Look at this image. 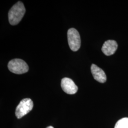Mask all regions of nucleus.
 <instances>
[{"label": "nucleus", "instance_id": "f257e3e1", "mask_svg": "<svg viewBox=\"0 0 128 128\" xmlns=\"http://www.w3.org/2000/svg\"><path fill=\"white\" fill-rule=\"evenodd\" d=\"M26 10L23 3L18 2L10 10L8 14L9 22L12 25L18 24L25 14Z\"/></svg>", "mask_w": 128, "mask_h": 128}, {"label": "nucleus", "instance_id": "f03ea898", "mask_svg": "<svg viewBox=\"0 0 128 128\" xmlns=\"http://www.w3.org/2000/svg\"><path fill=\"white\" fill-rule=\"evenodd\" d=\"M10 71L16 74H22L28 71V66L23 60L15 58L10 60L8 64Z\"/></svg>", "mask_w": 128, "mask_h": 128}, {"label": "nucleus", "instance_id": "7ed1b4c3", "mask_svg": "<svg viewBox=\"0 0 128 128\" xmlns=\"http://www.w3.org/2000/svg\"><path fill=\"white\" fill-rule=\"evenodd\" d=\"M33 102L32 99L25 98L20 102L15 111V115L18 119H20L27 114L33 109Z\"/></svg>", "mask_w": 128, "mask_h": 128}, {"label": "nucleus", "instance_id": "20e7f679", "mask_svg": "<svg viewBox=\"0 0 128 128\" xmlns=\"http://www.w3.org/2000/svg\"><path fill=\"white\" fill-rule=\"evenodd\" d=\"M68 39L70 49L73 51H78L81 46V38L79 32L74 28H71L68 32Z\"/></svg>", "mask_w": 128, "mask_h": 128}, {"label": "nucleus", "instance_id": "39448f33", "mask_svg": "<svg viewBox=\"0 0 128 128\" xmlns=\"http://www.w3.org/2000/svg\"><path fill=\"white\" fill-rule=\"evenodd\" d=\"M61 86L63 90L69 94H75L78 91L77 86L72 79L69 78H64L62 79Z\"/></svg>", "mask_w": 128, "mask_h": 128}, {"label": "nucleus", "instance_id": "423d86ee", "mask_svg": "<svg viewBox=\"0 0 128 128\" xmlns=\"http://www.w3.org/2000/svg\"><path fill=\"white\" fill-rule=\"evenodd\" d=\"M91 70L92 76L97 81L104 83L106 81V76L104 72L95 64H92Z\"/></svg>", "mask_w": 128, "mask_h": 128}, {"label": "nucleus", "instance_id": "0eeeda50", "mask_svg": "<svg viewBox=\"0 0 128 128\" xmlns=\"http://www.w3.org/2000/svg\"><path fill=\"white\" fill-rule=\"evenodd\" d=\"M118 44L114 40H108L104 43L102 50L106 56H110L114 54L117 49Z\"/></svg>", "mask_w": 128, "mask_h": 128}, {"label": "nucleus", "instance_id": "6e6552de", "mask_svg": "<svg viewBox=\"0 0 128 128\" xmlns=\"http://www.w3.org/2000/svg\"><path fill=\"white\" fill-rule=\"evenodd\" d=\"M114 128H128V118L119 120L115 124Z\"/></svg>", "mask_w": 128, "mask_h": 128}, {"label": "nucleus", "instance_id": "1a4fd4ad", "mask_svg": "<svg viewBox=\"0 0 128 128\" xmlns=\"http://www.w3.org/2000/svg\"><path fill=\"white\" fill-rule=\"evenodd\" d=\"M54 128L52 126H48V127L47 128Z\"/></svg>", "mask_w": 128, "mask_h": 128}]
</instances>
